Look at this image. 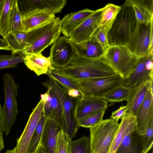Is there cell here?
<instances>
[{
  "instance_id": "obj_30",
  "label": "cell",
  "mask_w": 153,
  "mask_h": 153,
  "mask_svg": "<svg viewBox=\"0 0 153 153\" xmlns=\"http://www.w3.org/2000/svg\"><path fill=\"white\" fill-rule=\"evenodd\" d=\"M121 9V6L109 3L102 8L99 26H104L110 29L116 16Z\"/></svg>"
},
{
  "instance_id": "obj_32",
  "label": "cell",
  "mask_w": 153,
  "mask_h": 153,
  "mask_svg": "<svg viewBox=\"0 0 153 153\" xmlns=\"http://www.w3.org/2000/svg\"><path fill=\"white\" fill-rule=\"evenodd\" d=\"M45 120L42 113L29 144L27 153H35L40 142Z\"/></svg>"
},
{
  "instance_id": "obj_12",
  "label": "cell",
  "mask_w": 153,
  "mask_h": 153,
  "mask_svg": "<svg viewBox=\"0 0 153 153\" xmlns=\"http://www.w3.org/2000/svg\"><path fill=\"white\" fill-rule=\"evenodd\" d=\"M153 54L140 57L135 69L130 76L124 79L122 85L132 89L146 80L153 78Z\"/></svg>"
},
{
  "instance_id": "obj_3",
  "label": "cell",
  "mask_w": 153,
  "mask_h": 153,
  "mask_svg": "<svg viewBox=\"0 0 153 153\" xmlns=\"http://www.w3.org/2000/svg\"><path fill=\"white\" fill-rule=\"evenodd\" d=\"M61 32V20L56 17L27 32L26 43L22 54L39 53L53 44Z\"/></svg>"
},
{
  "instance_id": "obj_5",
  "label": "cell",
  "mask_w": 153,
  "mask_h": 153,
  "mask_svg": "<svg viewBox=\"0 0 153 153\" xmlns=\"http://www.w3.org/2000/svg\"><path fill=\"white\" fill-rule=\"evenodd\" d=\"M119 124L110 118L89 128L90 153H109Z\"/></svg>"
},
{
  "instance_id": "obj_6",
  "label": "cell",
  "mask_w": 153,
  "mask_h": 153,
  "mask_svg": "<svg viewBox=\"0 0 153 153\" xmlns=\"http://www.w3.org/2000/svg\"><path fill=\"white\" fill-rule=\"evenodd\" d=\"M124 79L118 74L104 77L77 80L82 98H103L109 92L122 85Z\"/></svg>"
},
{
  "instance_id": "obj_24",
  "label": "cell",
  "mask_w": 153,
  "mask_h": 153,
  "mask_svg": "<svg viewBox=\"0 0 153 153\" xmlns=\"http://www.w3.org/2000/svg\"><path fill=\"white\" fill-rule=\"evenodd\" d=\"M74 46L76 55L86 58H97L103 56L105 52L98 43L91 39L74 44Z\"/></svg>"
},
{
  "instance_id": "obj_40",
  "label": "cell",
  "mask_w": 153,
  "mask_h": 153,
  "mask_svg": "<svg viewBox=\"0 0 153 153\" xmlns=\"http://www.w3.org/2000/svg\"><path fill=\"white\" fill-rule=\"evenodd\" d=\"M4 127V117L3 108L0 102V151L4 147L3 133Z\"/></svg>"
},
{
  "instance_id": "obj_45",
  "label": "cell",
  "mask_w": 153,
  "mask_h": 153,
  "mask_svg": "<svg viewBox=\"0 0 153 153\" xmlns=\"http://www.w3.org/2000/svg\"><path fill=\"white\" fill-rule=\"evenodd\" d=\"M5 153H16L15 148L10 150H7Z\"/></svg>"
},
{
  "instance_id": "obj_22",
  "label": "cell",
  "mask_w": 153,
  "mask_h": 153,
  "mask_svg": "<svg viewBox=\"0 0 153 153\" xmlns=\"http://www.w3.org/2000/svg\"><path fill=\"white\" fill-rule=\"evenodd\" d=\"M23 31L30 30L55 18V14L45 12H28L22 14Z\"/></svg>"
},
{
  "instance_id": "obj_1",
  "label": "cell",
  "mask_w": 153,
  "mask_h": 153,
  "mask_svg": "<svg viewBox=\"0 0 153 153\" xmlns=\"http://www.w3.org/2000/svg\"><path fill=\"white\" fill-rule=\"evenodd\" d=\"M59 69L64 74L76 80L107 77L117 74L106 61L104 55L96 58L76 55L67 66Z\"/></svg>"
},
{
  "instance_id": "obj_28",
  "label": "cell",
  "mask_w": 153,
  "mask_h": 153,
  "mask_svg": "<svg viewBox=\"0 0 153 153\" xmlns=\"http://www.w3.org/2000/svg\"><path fill=\"white\" fill-rule=\"evenodd\" d=\"M136 119L135 116L127 113L121 119V122L119 124L118 129L114 137L109 153H115L122 141L129 126Z\"/></svg>"
},
{
  "instance_id": "obj_14",
  "label": "cell",
  "mask_w": 153,
  "mask_h": 153,
  "mask_svg": "<svg viewBox=\"0 0 153 153\" xmlns=\"http://www.w3.org/2000/svg\"><path fill=\"white\" fill-rule=\"evenodd\" d=\"M102 8L94 10L93 13L75 30L69 38L74 44L91 39L94 33L99 27Z\"/></svg>"
},
{
  "instance_id": "obj_4",
  "label": "cell",
  "mask_w": 153,
  "mask_h": 153,
  "mask_svg": "<svg viewBox=\"0 0 153 153\" xmlns=\"http://www.w3.org/2000/svg\"><path fill=\"white\" fill-rule=\"evenodd\" d=\"M104 56L107 62L123 79L127 78L133 72L140 57L137 56L127 46H110Z\"/></svg>"
},
{
  "instance_id": "obj_27",
  "label": "cell",
  "mask_w": 153,
  "mask_h": 153,
  "mask_svg": "<svg viewBox=\"0 0 153 153\" xmlns=\"http://www.w3.org/2000/svg\"><path fill=\"white\" fill-rule=\"evenodd\" d=\"M136 119L129 126L124 137L115 153H139L133 134L135 130Z\"/></svg>"
},
{
  "instance_id": "obj_13",
  "label": "cell",
  "mask_w": 153,
  "mask_h": 153,
  "mask_svg": "<svg viewBox=\"0 0 153 153\" xmlns=\"http://www.w3.org/2000/svg\"><path fill=\"white\" fill-rule=\"evenodd\" d=\"M44 102L41 99L33 109L20 137L16 140V153H27L28 146L40 118L43 112Z\"/></svg>"
},
{
  "instance_id": "obj_43",
  "label": "cell",
  "mask_w": 153,
  "mask_h": 153,
  "mask_svg": "<svg viewBox=\"0 0 153 153\" xmlns=\"http://www.w3.org/2000/svg\"><path fill=\"white\" fill-rule=\"evenodd\" d=\"M0 50L12 51V49L4 39L0 38Z\"/></svg>"
},
{
  "instance_id": "obj_9",
  "label": "cell",
  "mask_w": 153,
  "mask_h": 153,
  "mask_svg": "<svg viewBox=\"0 0 153 153\" xmlns=\"http://www.w3.org/2000/svg\"><path fill=\"white\" fill-rule=\"evenodd\" d=\"M49 77L48 81L53 86L62 101L65 131L72 139L76 135L79 127L75 117L76 106L78 99L69 96L66 89L52 77Z\"/></svg>"
},
{
  "instance_id": "obj_16",
  "label": "cell",
  "mask_w": 153,
  "mask_h": 153,
  "mask_svg": "<svg viewBox=\"0 0 153 153\" xmlns=\"http://www.w3.org/2000/svg\"><path fill=\"white\" fill-rule=\"evenodd\" d=\"M153 78L147 79L136 87L131 89L127 100L128 108L127 113L136 116L143 103L147 91L153 93Z\"/></svg>"
},
{
  "instance_id": "obj_31",
  "label": "cell",
  "mask_w": 153,
  "mask_h": 153,
  "mask_svg": "<svg viewBox=\"0 0 153 153\" xmlns=\"http://www.w3.org/2000/svg\"><path fill=\"white\" fill-rule=\"evenodd\" d=\"M131 89L122 85L108 93L103 99L108 102H119L127 100Z\"/></svg>"
},
{
  "instance_id": "obj_8",
  "label": "cell",
  "mask_w": 153,
  "mask_h": 153,
  "mask_svg": "<svg viewBox=\"0 0 153 153\" xmlns=\"http://www.w3.org/2000/svg\"><path fill=\"white\" fill-rule=\"evenodd\" d=\"M153 22L147 24L137 22L135 30L127 45L129 50L140 57L153 53Z\"/></svg>"
},
{
  "instance_id": "obj_29",
  "label": "cell",
  "mask_w": 153,
  "mask_h": 153,
  "mask_svg": "<svg viewBox=\"0 0 153 153\" xmlns=\"http://www.w3.org/2000/svg\"><path fill=\"white\" fill-rule=\"evenodd\" d=\"M46 74L52 77L67 91L74 89L82 92L77 81L64 74L59 69L53 66Z\"/></svg>"
},
{
  "instance_id": "obj_11",
  "label": "cell",
  "mask_w": 153,
  "mask_h": 153,
  "mask_svg": "<svg viewBox=\"0 0 153 153\" xmlns=\"http://www.w3.org/2000/svg\"><path fill=\"white\" fill-rule=\"evenodd\" d=\"M76 55L74 44L64 36L59 37L52 44L49 56L53 66L61 69L69 65Z\"/></svg>"
},
{
  "instance_id": "obj_10",
  "label": "cell",
  "mask_w": 153,
  "mask_h": 153,
  "mask_svg": "<svg viewBox=\"0 0 153 153\" xmlns=\"http://www.w3.org/2000/svg\"><path fill=\"white\" fill-rule=\"evenodd\" d=\"M47 88L40 97L44 102L42 113L45 120L49 118L55 121L62 130L65 131V125L62 101L53 86L48 81L44 83Z\"/></svg>"
},
{
  "instance_id": "obj_2",
  "label": "cell",
  "mask_w": 153,
  "mask_h": 153,
  "mask_svg": "<svg viewBox=\"0 0 153 153\" xmlns=\"http://www.w3.org/2000/svg\"><path fill=\"white\" fill-rule=\"evenodd\" d=\"M137 22L133 7L126 0L121 6V9L108 32L110 46H127Z\"/></svg>"
},
{
  "instance_id": "obj_44",
  "label": "cell",
  "mask_w": 153,
  "mask_h": 153,
  "mask_svg": "<svg viewBox=\"0 0 153 153\" xmlns=\"http://www.w3.org/2000/svg\"><path fill=\"white\" fill-rule=\"evenodd\" d=\"M35 153H48L45 148L40 142Z\"/></svg>"
},
{
  "instance_id": "obj_39",
  "label": "cell",
  "mask_w": 153,
  "mask_h": 153,
  "mask_svg": "<svg viewBox=\"0 0 153 153\" xmlns=\"http://www.w3.org/2000/svg\"><path fill=\"white\" fill-rule=\"evenodd\" d=\"M141 136L143 149L141 153H147L153 146V119L150 122L145 134Z\"/></svg>"
},
{
  "instance_id": "obj_21",
  "label": "cell",
  "mask_w": 153,
  "mask_h": 153,
  "mask_svg": "<svg viewBox=\"0 0 153 153\" xmlns=\"http://www.w3.org/2000/svg\"><path fill=\"white\" fill-rule=\"evenodd\" d=\"M61 128L54 120H45L40 142L48 153H55L57 137Z\"/></svg>"
},
{
  "instance_id": "obj_17",
  "label": "cell",
  "mask_w": 153,
  "mask_h": 153,
  "mask_svg": "<svg viewBox=\"0 0 153 153\" xmlns=\"http://www.w3.org/2000/svg\"><path fill=\"white\" fill-rule=\"evenodd\" d=\"M135 131L139 135H144L149 125L153 119V94L149 90L135 116Z\"/></svg>"
},
{
  "instance_id": "obj_15",
  "label": "cell",
  "mask_w": 153,
  "mask_h": 153,
  "mask_svg": "<svg viewBox=\"0 0 153 153\" xmlns=\"http://www.w3.org/2000/svg\"><path fill=\"white\" fill-rule=\"evenodd\" d=\"M21 13L28 12H45L55 14L61 12L66 4V0H18Z\"/></svg>"
},
{
  "instance_id": "obj_38",
  "label": "cell",
  "mask_w": 153,
  "mask_h": 153,
  "mask_svg": "<svg viewBox=\"0 0 153 153\" xmlns=\"http://www.w3.org/2000/svg\"><path fill=\"white\" fill-rule=\"evenodd\" d=\"M108 30L104 26H100L93 34L91 39L98 43L105 52L110 46L108 38Z\"/></svg>"
},
{
  "instance_id": "obj_18",
  "label": "cell",
  "mask_w": 153,
  "mask_h": 153,
  "mask_svg": "<svg viewBox=\"0 0 153 153\" xmlns=\"http://www.w3.org/2000/svg\"><path fill=\"white\" fill-rule=\"evenodd\" d=\"M108 103L103 98H88L78 99L75 111V117L78 123L90 114L106 109Z\"/></svg>"
},
{
  "instance_id": "obj_33",
  "label": "cell",
  "mask_w": 153,
  "mask_h": 153,
  "mask_svg": "<svg viewBox=\"0 0 153 153\" xmlns=\"http://www.w3.org/2000/svg\"><path fill=\"white\" fill-rule=\"evenodd\" d=\"M10 25L11 32L24 31L22 16L18 6V0H16L11 11Z\"/></svg>"
},
{
  "instance_id": "obj_46",
  "label": "cell",
  "mask_w": 153,
  "mask_h": 153,
  "mask_svg": "<svg viewBox=\"0 0 153 153\" xmlns=\"http://www.w3.org/2000/svg\"><path fill=\"white\" fill-rule=\"evenodd\" d=\"M152 153H153V152H152Z\"/></svg>"
},
{
  "instance_id": "obj_7",
  "label": "cell",
  "mask_w": 153,
  "mask_h": 153,
  "mask_svg": "<svg viewBox=\"0 0 153 153\" xmlns=\"http://www.w3.org/2000/svg\"><path fill=\"white\" fill-rule=\"evenodd\" d=\"M3 79L4 93V101L2 108L4 117V132L7 136L10 133L19 112L16 99L18 86L10 74H4Z\"/></svg>"
},
{
  "instance_id": "obj_35",
  "label": "cell",
  "mask_w": 153,
  "mask_h": 153,
  "mask_svg": "<svg viewBox=\"0 0 153 153\" xmlns=\"http://www.w3.org/2000/svg\"><path fill=\"white\" fill-rule=\"evenodd\" d=\"M106 109H103L90 114L78 122V126L79 127L90 128L98 124L103 120Z\"/></svg>"
},
{
  "instance_id": "obj_36",
  "label": "cell",
  "mask_w": 153,
  "mask_h": 153,
  "mask_svg": "<svg viewBox=\"0 0 153 153\" xmlns=\"http://www.w3.org/2000/svg\"><path fill=\"white\" fill-rule=\"evenodd\" d=\"M71 140L65 131L61 130L57 135L55 153H70Z\"/></svg>"
},
{
  "instance_id": "obj_20",
  "label": "cell",
  "mask_w": 153,
  "mask_h": 153,
  "mask_svg": "<svg viewBox=\"0 0 153 153\" xmlns=\"http://www.w3.org/2000/svg\"><path fill=\"white\" fill-rule=\"evenodd\" d=\"M24 63L30 70L39 76L47 73L53 67L50 56L41 53L25 54Z\"/></svg>"
},
{
  "instance_id": "obj_19",
  "label": "cell",
  "mask_w": 153,
  "mask_h": 153,
  "mask_svg": "<svg viewBox=\"0 0 153 153\" xmlns=\"http://www.w3.org/2000/svg\"><path fill=\"white\" fill-rule=\"evenodd\" d=\"M94 10L88 8L70 13L61 20V33L69 38L73 32L91 16Z\"/></svg>"
},
{
  "instance_id": "obj_25",
  "label": "cell",
  "mask_w": 153,
  "mask_h": 153,
  "mask_svg": "<svg viewBox=\"0 0 153 153\" xmlns=\"http://www.w3.org/2000/svg\"><path fill=\"white\" fill-rule=\"evenodd\" d=\"M3 37L12 49L11 54H22L26 45L27 32H10Z\"/></svg>"
},
{
  "instance_id": "obj_41",
  "label": "cell",
  "mask_w": 153,
  "mask_h": 153,
  "mask_svg": "<svg viewBox=\"0 0 153 153\" xmlns=\"http://www.w3.org/2000/svg\"><path fill=\"white\" fill-rule=\"evenodd\" d=\"M128 109L127 105L121 106L112 113L110 118L118 121L126 114Z\"/></svg>"
},
{
  "instance_id": "obj_26",
  "label": "cell",
  "mask_w": 153,
  "mask_h": 153,
  "mask_svg": "<svg viewBox=\"0 0 153 153\" xmlns=\"http://www.w3.org/2000/svg\"><path fill=\"white\" fill-rule=\"evenodd\" d=\"M16 0H0V35L3 37L11 32L10 18Z\"/></svg>"
},
{
  "instance_id": "obj_37",
  "label": "cell",
  "mask_w": 153,
  "mask_h": 153,
  "mask_svg": "<svg viewBox=\"0 0 153 153\" xmlns=\"http://www.w3.org/2000/svg\"><path fill=\"white\" fill-rule=\"evenodd\" d=\"M90 138L83 136L75 140H71L70 153H90Z\"/></svg>"
},
{
  "instance_id": "obj_34",
  "label": "cell",
  "mask_w": 153,
  "mask_h": 153,
  "mask_svg": "<svg viewBox=\"0 0 153 153\" xmlns=\"http://www.w3.org/2000/svg\"><path fill=\"white\" fill-rule=\"evenodd\" d=\"M17 55L0 54V69L13 68L16 67L18 63L24 62L25 55L23 54Z\"/></svg>"
},
{
  "instance_id": "obj_42",
  "label": "cell",
  "mask_w": 153,
  "mask_h": 153,
  "mask_svg": "<svg viewBox=\"0 0 153 153\" xmlns=\"http://www.w3.org/2000/svg\"><path fill=\"white\" fill-rule=\"evenodd\" d=\"M67 92L68 95L73 98L80 99L83 97L82 92L76 89H70L67 91Z\"/></svg>"
},
{
  "instance_id": "obj_23",
  "label": "cell",
  "mask_w": 153,
  "mask_h": 153,
  "mask_svg": "<svg viewBox=\"0 0 153 153\" xmlns=\"http://www.w3.org/2000/svg\"><path fill=\"white\" fill-rule=\"evenodd\" d=\"M132 6L137 21L147 24L153 22V0H127Z\"/></svg>"
}]
</instances>
